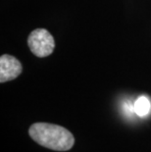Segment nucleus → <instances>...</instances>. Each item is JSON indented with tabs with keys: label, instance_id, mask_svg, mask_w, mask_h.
Masks as SVG:
<instances>
[{
	"label": "nucleus",
	"instance_id": "nucleus-1",
	"mask_svg": "<svg viewBox=\"0 0 151 152\" xmlns=\"http://www.w3.org/2000/svg\"><path fill=\"white\" fill-rule=\"evenodd\" d=\"M28 134L36 143L55 151L70 150L75 143L72 132L54 124L35 123L31 126Z\"/></svg>",
	"mask_w": 151,
	"mask_h": 152
},
{
	"label": "nucleus",
	"instance_id": "nucleus-2",
	"mask_svg": "<svg viewBox=\"0 0 151 152\" xmlns=\"http://www.w3.org/2000/svg\"><path fill=\"white\" fill-rule=\"evenodd\" d=\"M28 45L35 56L46 57L53 52L55 41L48 31L44 28H36L28 35Z\"/></svg>",
	"mask_w": 151,
	"mask_h": 152
},
{
	"label": "nucleus",
	"instance_id": "nucleus-3",
	"mask_svg": "<svg viewBox=\"0 0 151 152\" xmlns=\"http://www.w3.org/2000/svg\"><path fill=\"white\" fill-rule=\"evenodd\" d=\"M22 64L17 58L8 54L0 57V82L2 83L15 80L22 73Z\"/></svg>",
	"mask_w": 151,
	"mask_h": 152
},
{
	"label": "nucleus",
	"instance_id": "nucleus-4",
	"mask_svg": "<svg viewBox=\"0 0 151 152\" xmlns=\"http://www.w3.org/2000/svg\"><path fill=\"white\" fill-rule=\"evenodd\" d=\"M133 107H134V113H136L137 116H139V117L143 118L148 115V113L150 112L151 103L146 96L141 95L136 100V102H134V104H133Z\"/></svg>",
	"mask_w": 151,
	"mask_h": 152
}]
</instances>
